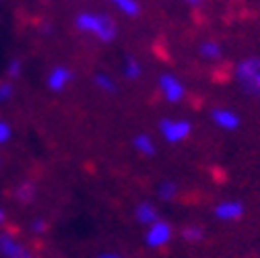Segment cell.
<instances>
[{
    "mask_svg": "<svg viewBox=\"0 0 260 258\" xmlns=\"http://www.w3.org/2000/svg\"><path fill=\"white\" fill-rule=\"evenodd\" d=\"M75 27L85 36H91L104 44L116 40V23L106 13H79L75 19Z\"/></svg>",
    "mask_w": 260,
    "mask_h": 258,
    "instance_id": "6da1fadb",
    "label": "cell"
},
{
    "mask_svg": "<svg viewBox=\"0 0 260 258\" xmlns=\"http://www.w3.org/2000/svg\"><path fill=\"white\" fill-rule=\"evenodd\" d=\"M234 77L246 95L260 98V58L258 56L242 60L234 71Z\"/></svg>",
    "mask_w": 260,
    "mask_h": 258,
    "instance_id": "7a4b0ae2",
    "label": "cell"
},
{
    "mask_svg": "<svg viewBox=\"0 0 260 258\" xmlns=\"http://www.w3.org/2000/svg\"><path fill=\"white\" fill-rule=\"evenodd\" d=\"M159 131H161V137L170 145H178L190 137L192 124L184 118H164L159 122Z\"/></svg>",
    "mask_w": 260,
    "mask_h": 258,
    "instance_id": "3957f363",
    "label": "cell"
},
{
    "mask_svg": "<svg viewBox=\"0 0 260 258\" xmlns=\"http://www.w3.org/2000/svg\"><path fill=\"white\" fill-rule=\"evenodd\" d=\"M157 87H159V93L164 95V100L168 104H180L184 100V95H186V87L184 83L176 77V75H161L159 81H157Z\"/></svg>",
    "mask_w": 260,
    "mask_h": 258,
    "instance_id": "277c9868",
    "label": "cell"
},
{
    "mask_svg": "<svg viewBox=\"0 0 260 258\" xmlns=\"http://www.w3.org/2000/svg\"><path fill=\"white\" fill-rule=\"evenodd\" d=\"M172 240V228L166 221H155L153 225H149V232L145 236L147 246L151 248H161Z\"/></svg>",
    "mask_w": 260,
    "mask_h": 258,
    "instance_id": "5b68a950",
    "label": "cell"
},
{
    "mask_svg": "<svg viewBox=\"0 0 260 258\" xmlns=\"http://www.w3.org/2000/svg\"><path fill=\"white\" fill-rule=\"evenodd\" d=\"M211 120L217 128H221L225 133H234L240 128V116L234 110H227V108H215L211 112Z\"/></svg>",
    "mask_w": 260,
    "mask_h": 258,
    "instance_id": "8992f818",
    "label": "cell"
},
{
    "mask_svg": "<svg viewBox=\"0 0 260 258\" xmlns=\"http://www.w3.org/2000/svg\"><path fill=\"white\" fill-rule=\"evenodd\" d=\"M71 83H73V71H71L69 67H54V69L48 73V77H46V85H48V89L54 91V93L64 91Z\"/></svg>",
    "mask_w": 260,
    "mask_h": 258,
    "instance_id": "52a82bcc",
    "label": "cell"
},
{
    "mask_svg": "<svg viewBox=\"0 0 260 258\" xmlns=\"http://www.w3.org/2000/svg\"><path fill=\"white\" fill-rule=\"evenodd\" d=\"M0 252H3L5 258H34V254L29 252V248H25L11 234H3V236H0Z\"/></svg>",
    "mask_w": 260,
    "mask_h": 258,
    "instance_id": "ba28073f",
    "label": "cell"
},
{
    "mask_svg": "<svg viewBox=\"0 0 260 258\" xmlns=\"http://www.w3.org/2000/svg\"><path fill=\"white\" fill-rule=\"evenodd\" d=\"M244 215V205L238 201H223L215 207V217L221 221H236Z\"/></svg>",
    "mask_w": 260,
    "mask_h": 258,
    "instance_id": "9c48e42d",
    "label": "cell"
},
{
    "mask_svg": "<svg viewBox=\"0 0 260 258\" xmlns=\"http://www.w3.org/2000/svg\"><path fill=\"white\" fill-rule=\"evenodd\" d=\"M137 215V221L143 223V225H153L155 221H159V215H157V209L151 205V203H141L135 211Z\"/></svg>",
    "mask_w": 260,
    "mask_h": 258,
    "instance_id": "30bf717a",
    "label": "cell"
},
{
    "mask_svg": "<svg viewBox=\"0 0 260 258\" xmlns=\"http://www.w3.org/2000/svg\"><path fill=\"white\" fill-rule=\"evenodd\" d=\"M133 147H135L141 155H145V157H151V155H155V151H157L155 141H153L149 135H145V133H141V135H137V137L133 139Z\"/></svg>",
    "mask_w": 260,
    "mask_h": 258,
    "instance_id": "8fae6325",
    "label": "cell"
},
{
    "mask_svg": "<svg viewBox=\"0 0 260 258\" xmlns=\"http://www.w3.org/2000/svg\"><path fill=\"white\" fill-rule=\"evenodd\" d=\"M199 54H201V58H205V60H209V62H217V60H221L223 50H221V46H219L217 42L209 40V42H203V44H201Z\"/></svg>",
    "mask_w": 260,
    "mask_h": 258,
    "instance_id": "7c38bea8",
    "label": "cell"
},
{
    "mask_svg": "<svg viewBox=\"0 0 260 258\" xmlns=\"http://www.w3.org/2000/svg\"><path fill=\"white\" fill-rule=\"evenodd\" d=\"M108 3L112 7H116L126 17H139V13H141V5L137 0H108Z\"/></svg>",
    "mask_w": 260,
    "mask_h": 258,
    "instance_id": "4fadbf2b",
    "label": "cell"
},
{
    "mask_svg": "<svg viewBox=\"0 0 260 258\" xmlns=\"http://www.w3.org/2000/svg\"><path fill=\"white\" fill-rule=\"evenodd\" d=\"M122 73H124V77H126L128 81H137V79H141V75H143V67H141V62H139L137 58L128 56V58L124 60Z\"/></svg>",
    "mask_w": 260,
    "mask_h": 258,
    "instance_id": "5bb4252c",
    "label": "cell"
},
{
    "mask_svg": "<svg viewBox=\"0 0 260 258\" xmlns=\"http://www.w3.org/2000/svg\"><path fill=\"white\" fill-rule=\"evenodd\" d=\"M15 199H17L19 203H23V205L31 203V201L36 199V186L31 184V182H21V184L15 188Z\"/></svg>",
    "mask_w": 260,
    "mask_h": 258,
    "instance_id": "9a60e30c",
    "label": "cell"
},
{
    "mask_svg": "<svg viewBox=\"0 0 260 258\" xmlns=\"http://www.w3.org/2000/svg\"><path fill=\"white\" fill-rule=\"evenodd\" d=\"M93 85L100 89V91H104V93H116V83H114V79H112L110 75H106V73L93 75Z\"/></svg>",
    "mask_w": 260,
    "mask_h": 258,
    "instance_id": "2e32d148",
    "label": "cell"
},
{
    "mask_svg": "<svg viewBox=\"0 0 260 258\" xmlns=\"http://www.w3.org/2000/svg\"><path fill=\"white\" fill-rule=\"evenodd\" d=\"M157 195H159V199L161 201H174L176 199V195H178V186H176V182H161V186H159V190H157Z\"/></svg>",
    "mask_w": 260,
    "mask_h": 258,
    "instance_id": "e0dca14e",
    "label": "cell"
},
{
    "mask_svg": "<svg viewBox=\"0 0 260 258\" xmlns=\"http://www.w3.org/2000/svg\"><path fill=\"white\" fill-rule=\"evenodd\" d=\"M182 238L186 242H201L203 240V230L197 228V225H188V228L182 232Z\"/></svg>",
    "mask_w": 260,
    "mask_h": 258,
    "instance_id": "ac0fdd59",
    "label": "cell"
},
{
    "mask_svg": "<svg viewBox=\"0 0 260 258\" xmlns=\"http://www.w3.org/2000/svg\"><path fill=\"white\" fill-rule=\"evenodd\" d=\"M13 95H15V85L11 81H5V83H0V104H7L13 100Z\"/></svg>",
    "mask_w": 260,
    "mask_h": 258,
    "instance_id": "d6986e66",
    "label": "cell"
},
{
    "mask_svg": "<svg viewBox=\"0 0 260 258\" xmlns=\"http://www.w3.org/2000/svg\"><path fill=\"white\" fill-rule=\"evenodd\" d=\"M21 73H23V64H21V60H11V62H9V67H7V75H9V79H19Z\"/></svg>",
    "mask_w": 260,
    "mask_h": 258,
    "instance_id": "ffe728a7",
    "label": "cell"
},
{
    "mask_svg": "<svg viewBox=\"0 0 260 258\" xmlns=\"http://www.w3.org/2000/svg\"><path fill=\"white\" fill-rule=\"evenodd\" d=\"M13 137V131H11V126L5 122V120H0V145H5L9 143Z\"/></svg>",
    "mask_w": 260,
    "mask_h": 258,
    "instance_id": "44dd1931",
    "label": "cell"
},
{
    "mask_svg": "<svg viewBox=\"0 0 260 258\" xmlns=\"http://www.w3.org/2000/svg\"><path fill=\"white\" fill-rule=\"evenodd\" d=\"M31 230H34L36 234H44V232L48 230V223H46L44 219H36L34 223H31Z\"/></svg>",
    "mask_w": 260,
    "mask_h": 258,
    "instance_id": "7402d4cb",
    "label": "cell"
},
{
    "mask_svg": "<svg viewBox=\"0 0 260 258\" xmlns=\"http://www.w3.org/2000/svg\"><path fill=\"white\" fill-rule=\"evenodd\" d=\"M182 3H186V5H192V7H197L201 0H182Z\"/></svg>",
    "mask_w": 260,
    "mask_h": 258,
    "instance_id": "603a6c76",
    "label": "cell"
},
{
    "mask_svg": "<svg viewBox=\"0 0 260 258\" xmlns=\"http://www.w3.org/2000/svg\"><path fill=\"white\" fill-rule=\"evenodd\" d=\"M100 258H120V256H114V254H106V256H100Z\"/></svg>",
    "mask_w": 260,
    "mask_h": 258,
    "instance_id": "cb8c5ba5",
    "label": "cell"
},
{
    "mask_svg": "<svg viewBox=\"0 0 260 258\" xmlns=\"http://www.w3.org/2000/svg\"><path fill=\"white\" fill-rule=\"evenodd\" d=\"M3 221H5V213H3V211H0V223H3Z\"/></svg>",
    "mask_w": 260,
    "mask_h": 258,
    "instance_id": "d4e9b609",
    "label": "cell"
}]
</instances>
